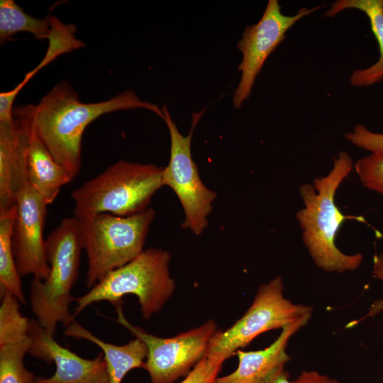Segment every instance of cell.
Returning <instances> with one entry per match:
<instances>
[{
  "mask_svg": "<svg viewBox=\"0 0 383 383\" xmlns=\"http://www.w3.org/2000/svg\"><path fill=\"white\" fill-rule=\"evenodd\" d=\"M26 174L29 183L45 203L52 204L61 188L74 178L52 156L35 130L34 121L30 134L26 160Z\"/></svg>",
  "mask_w": 383,
  "mask_h": 383,
  "instance_id": "obj_15",
  "label": "cell"
},
{
  "mask_svg": "<svg viewBox=\"0 0 383 383\" xmlns=\"http://www.w3.org/2000/svg\"><path fill=\"white\" fill-rule=\"evenodd\" d=\"M345 138L355 145L372 152L383 150V133L372 132L365 126L357 124Z\"/></svg>",
  "mask_w": 383,
  "mask_h": 383,
  "instance_id": "obj_25",
  "label": "cell"
},
{
  "mask_svg": "<svg viewBox=\"0 0 383 383\" xmlns=\"http://www.w3.org/2000/svg\"><path fill=\"white\" fill-rule=\"evenodd\" d=\"M372 276L383 280V253L375 255L373 257ZM383 311V299L374 301L365 317H374Z\"/></svg>",
  "mask_w": 383,
  "mask_h": 383,
  "instance_id": "obj_27",
  "label": "cell"
},
{
  "mask_svg": "<svg viewBox=\"0 0 383 383\" xmlns=\"http://www.w3.org/2000/svg\"><path fill=\"white\" fill-rule=\"evenodd\" d=\"M348 9H358L367 15L379 50L377 62L366 69L355 70L350 76V84L355 87L374 84L383 79V0L336 1L326 11L324 16L333 17Z\"/></svg>",
  "mask_w": 383,
  "mask_h": 383,
  "instance_id": "obj_17",
  "label": "cell"
},
{
  "mask_svg": "<svg viewBox=\"0 0 383 383\" xmlns=\"http://www.w3.org/2000/svg\"><path fill=\"white\" fill-rule=\"evenodd\" d=\"M82 249L79 219L64 218L45 239V250L50 272L45 280L33 278L29 301L36 320L54 335L57 325L66 326L74 318L70 305L76 282Z\"/></svg>",
  "mask_w": 383,
  "mask_h": 383,
  "instance_id": "obj_3",
  "label": "cell"
},
{
  "mask_svg": "<svg viewBox=\"0 0 383 383\" xmlns=\"http://www.w3.org/2000/svg\"><path fill=\"white\" fill-rule=\"evenodd\" d=\"M31 344L28 354L46 363L54 362L55 371L49 377H36L35 383H109L103 353L85 359L60 345L34 318H29Z\"/></svg>",
  "mask_w": 383,
  "mask_h": 383,
  "instance_id": "obj_12",
  "label": "cell"
},
{
  "mask_svg": "<svg viewBox=\"0 0 383 383\" xmlns=\"http://www.w3.org/2000/svg\"><path fill=\"white\" fill-rule=\"evenodd\" d=\"M162 110L171 142L170 160L167 166L163 167L162 184L173 190L182 206L184 219L182 228L199 235L209 225L207 218L216 198V193L201 181L192 156L193 131L204 111L193 114L191 130L187 135H184L179 131L165 104Z\"/></svg>",
  "mask_w": 383,
  "mask_h": 383,
  "instance_id": "obj_8",
  "label": "cell"
},
{
  "mask_svg": "<svg viewBox=\"0 0 383 383\" xmlns=\"http://www.w3.org/2000/svg\"><path fill=\"white\" fill-rule=\"evenodd\" d=\"M293 383H339L336 379L316 371H303Z\"/></svg>",
  "mask_w": 383,
  "mask_h": 383,
  "instance_id": "obj_28",
  "label": "cell"
},
{
  "mask_svg": "<svg viewBox=\"0 0 383 383\" xmlns=\"http://www.w3.org/2000/svg\"><path fill=\"white\" fill-rule=\"evenodd\" d=\"M26 84L21 81L13 89L0 93V124L13 123L14 101Z\"/></svg>",
  "mask_w": 383,
  "mask_h": 383,
  "instance_id": "obj_26",
  "label": "cell"
},
{
  "mask_svg": "<svg viewBox=\"0 0 383 383\" xmlns=\"http://www.w3.org/2000/svg\"><path fill=\"white\" fill-rule=\"evenodd\" d=\"M0 294V344L18 341L28 337L29 318L21 314V302L8 292Z\"/></svg>",
  "mask_w": 383,
  "mask_h": 383,
  "instance_id": "obj_22",
  "label": "cell"
},
{
  "mask_svg": "<svg viewBox=\"0 0 383 383\" xmlns=\"http://www.w3.org/2000/svg\"><path fill=\"white\" fill-rule=\"evenodd\" d=\"M35 105L14 107L13 122L0 124V213L16 206V179L26 158Z\"/></svg>",
  "mask_w": 383,
  "mask_h": 383,
  "instance_id": "obj_13",
  "label": "cell"
},
{
  "mask_svg": "<svg viewBox=\"0 0 383 383\" xmlns=\"http://www.w3.org/2000/svg\"><path fill=\"white\" fill-rule=\"evenodd\" d=\"M51 16L37 18L24 12L13 0L0 1V43L4 44L20 32L32 34L36 39H48L51 32Z\"/></svg>",
  "mask_w": 383,
  "mask_h": 383,
  "instance_id": "obj_18",
  "label": "cell"
},
{
  "mask_svg": "<svg viewBox=\"0 0 383 383\" xmlns=\"http://www.w3.org/2000/svg\"><path fill=\"white\" fill-rule=\"evenodd\" d=\"M332 170L325 177L315 178L299 189L304 208L296 213L302 239L316 265L326 272L341 273L356 270L362 263L360 252L347 255L335 245V236L343 223L355 220L366 223L362 216L344 215L336 206L335 195L353 169V162L345 151L333 157Z\"/></svg>",
  "mask_w": 383,
  "mask_h": 383,
  "instance_id": "obj_2",
  "label": "cell"
},
{
  "mask_svg": "<svg viewBox=\"0 0 383 383\" xmlns=\"http://www.w3.org/2000/svg\"><path fill=\"white\" fill-rule=\"evenodd\" d=\"M355 170L365 187L383 195V150L359 159Z\"/></svg>",
  "mask_w": 383,
  "mask_h": 383,
  "instance_id": "obj_23",
  "label": "cell"
},
{
  "mask_svg": "<svg viewBox=\"0 0 383 383\" xmlns=\"http://www.w3.org/2000/svg\"><path fill=\"white\" fill-rule=\"evenodd\" d=\"M116 321L147 347L143 369L148 372L150 383H173L187 376L206 355L209 343L218 331L216 324L211 320L174 337L160 338L132 325L123 314L122 303L116 306Z\"/></svg>",
  "mask_w": 383,
  "mask_h": 383,
  "instance_id": "obj_9",
  "label": "cell"
},
{
  "mask_svg": "<svg viewBox=\"0 0 383 383\" xmlns=\"http://www.w3.org/2000/svg\"><path fill=\"white\" fill-rule=\"evenodd\" d=\"M77 27L72 23L65 24L57 16H51V32L48 36V47L41 62L33 70L27 72L23 79L26 84L42 68L57 57L72 52L85 46V43L76 38Z\"/></svg>",
  "mask_w": 383,
  "mask_h": 383,
  "instance_id": "obj_21",
  "label": "cell"
},
{
  "mask_svg": "<svg viewBox=\"0 0 383 383\" xmlns=\"http://www.w3.org/2000/svg\"><path fill=\"white\" fill-rule=\"evenodd\" d=\"M302 8L294 16L281 12L277 0H270L265 12L254 25L247 26L237 47L242 53L238 70L240 80L233 96V104L239 109L251 94L257 75L268 56L284 39L286 32L298 21L318 9Z\"/></svg>",
  "mask_w": 383,
  "mask_h": 383,
  "instance_id": "obj_11",
  "label": "cell"
},
{
  "mask_svg": "<svg viewBox=\"0 0 383 383\" xmlns=\"http://www.w3.org/2000/svg\"><path fill=\"white\" fill-rule=\"evenodd\" d=\"M146 109L165 119L162 109L127 89L99 102L84 103L67 81L58 82L35 105L36 133L54 159L74 178L82 164V141L86 128L103 114Z\"/></svg>",
  "mask_w": 383,
  "mask_h": 383,
  "instance_id": "obj_1",
  "label": "cell"
},
{
  "mask_svg": "<svg viewBox=\"0 0 383 383\" xmlns=\"http://www.w3.org/2000/svg\"><path fill=\"white\" fill-rule=\"evenodd\" d=\"M30 344L29 335L18 341L0 344V383H35L34 374L23 363Z\"/></svg>",
  "mask_w": 383,
  "mask_h": 383,
  "instance_id": "obj_20",
  "label": "cell"
},
{
  "mask_svg": "<svg viewBox=\"0 0 383 383\" xmlns=\"http://www.w3.org/2000/svg\"><path fill=\"white\" fill-rule=\"evenodd\" d=\"M223 363L206 355L179 383H214Z\"/></svg>",
  "mask_w": 383,
  "mask_h": 383,
  "instance_id": "obj_24",
  "label": "cell"
},
{
  "mask_svg": "<svg viewBox=\"0 0 383 383\" xmlns=\"http://www.w3.org/2000/svg\"><path fill=\"white\" fill-rule=\"evenodd\" d=\"M65 335L84 339L96 344L104 354L106 364L109 383H121L125 376L135 368H144L148 349L139 338L131 340L125 345H118L106 343L73 319L65 326Z\"/></svg>",
  "mask_w": 383,
  "mask_h": 383,
  "instance_id": "obj_16",
  "label": "cell"
},
{
  "mask_svg": "<svg viewBox=\"0 0 383 383\" xmlns=\"http://www.w3.org/2000/svg\"><path fill=\"white\" fill-rule=\"evenodd\" d=\"M171 255L148 248L127 264L110 272L85 294L75 298L73 316L93 303L106 301L116 306L128 294L138 299L144 319L158 312L172 294L175 283L170 276Z\"/></svg>",
  "mask_w": 383,
  "mask_h": 383,
  "instance_id": "obj_5",
  "label": "cell"
},
{
  "mask_svg": "<svg viewBox=\"0 0 383 383\" xmlns=\"http://www.w3.org/2000/svg\"><path fill=\"white\" fill-rule=\"evenodd\" d=\"M258 383H293L289 379V373L284 370V367H282Z\"/></svg>",
  "mask_w": 383,
  "mask_h": 383,
  "instance_id": "obj_29",
  "label": "cell"
},
{
  "mask_svg": "<svg viewBox=\"0 0 383 383\" xmlns=\"http://www.w3.org/2000/svg\"><path fill=\"white\" fill-rule=\"evenodd\" d=\"M283 292L280 277L261 285L245 313L225 331H216L206 355L224 362L259 335L311 316V306L293 304Z\"/></svg>",
  "mask_w": 383,
  "mask_h": 383,
  "instance_id": "obj_7",
  "label": "cell"
},
{
  "mask_svg": "<svg viewBox=\"0 0 383 383\" xmlns=\"http://www.w3.org/2000/svg\"><path fill=\"white\" fill-rule=\"evenodd\" d=\"M163 167L120 160L71 193L77 218L100 213L128 216L142 212L162 186Z\"/></svg>",
  "mask_w": 383,
  "mask_h": 383,
  "instance_id": "obj_4",
  "label": "cell"
},
{
  "mask_svg": "<svg viewBox=\"0 0 383 383\" xmlns=\"http://www.w3.org/2000/svg\"><path fill=\"white\" fill-rule=\"evenodd\" d=\"M47 206L28 180L25 161L16 179V211L12 233L13 253L21 277L32 274L45 280L49 274L43 238Z\"/></svg>",
  "mask_w": 383,
  "mask_h": 383,
  "instance_id": "obj_10",
  "label": "cell"
},
{
  "mask_svg": "<svg viewBox=\"0 0 383 383\" xmlns=\"http://www.w3.org/2000/svg\"><path fill=\"white\" fill-rule=\"evenodd\" d=\"M306 316L282 328L277 338L267 348L256 351L238 350V366L232 373L217 377L214 383H258L290 360L286 348L290 338L304 327Z\"/></svg>",
  "mask_w": 383,
  "mask_h": 383,
  "instance_id": "obj_14",
  "label": "cell"
},
{
  "mask_svg": "<svg viewBox=\"0 0 383 383\" xmlns=\"http://www.w3.org/2000/svg\"><path fill=\"white\" fill-rule=\"evenodd\" d=\"M155 216V210L148 208L128 216L100 213L78 218L82 247L87 257L88 288L144 250L148 229Z\"/></svg>",
  "mask_w": 383,
  "mask_h": 383,
  "instance_id": "obj_6",
  "label": "cell"
},
{
  "mask_svg": "<svg viewBox=\"0 0 383 383\" xmlns=\"http://www.w3.org/2000/svg\"><path fill=\"white\" fill-rule=\"evenodd\" d=\"M16 211L15 206L9 211L0 213V293L8 292L24 304L26 300L12 249Z\"/></svg>",
  "mask_w": 383,
  "mask_h": 383,
  "instance_id": "obj_19",
  "label": "cell"
}]
</instances>
